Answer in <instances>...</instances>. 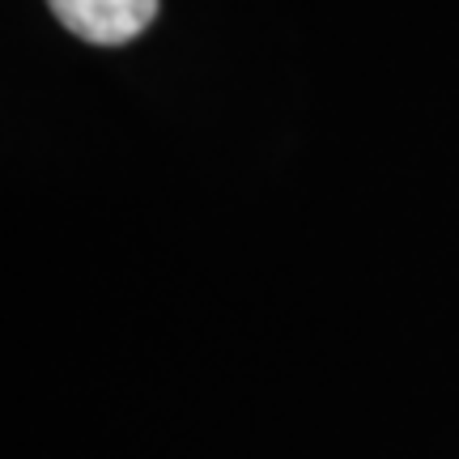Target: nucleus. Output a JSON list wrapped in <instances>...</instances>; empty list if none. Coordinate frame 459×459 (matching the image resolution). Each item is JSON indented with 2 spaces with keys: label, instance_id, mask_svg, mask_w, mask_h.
Segmentation results:
<instances>
[{
  "label": "nucleus",
  "instance_id": "nucleus-1",
  "mask_svg": "<svg viewBox=\"0 0 459 459\" xmlns=\"http://www.w3.org/2000/svg\"><path fill=\"white\" fill-rule=\"evenodd\" d=\"M48 4L77 39L99 48L132 43L158 17V0H48Z\"/></svg>",
  "mask_w": 459,
  "mask_h": 459
}]
</instances>
